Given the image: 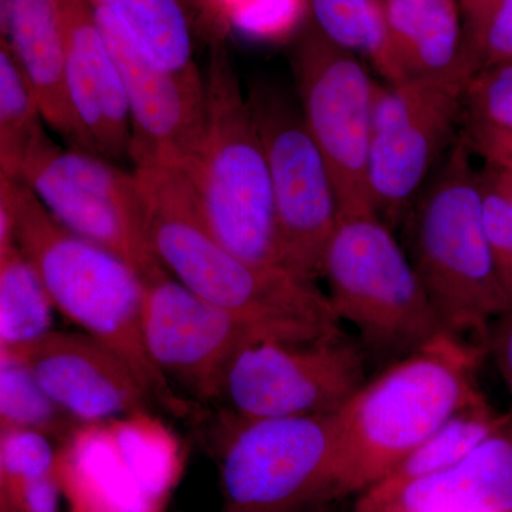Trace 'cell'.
<instances>
[{
    "instance_id": "cell-16",
    "label": "cell",
    "mask_w": 512,
    "mask_h": 512,
    "mask_svg": "<svg viewBox=\"0 0 512 512\" xmlns=\"http://www.w3.org/2000/svg\"><path fill=\"white\" fill-rule=\"evenodd\" d=\"M66 46V80L89 153L130 160L131 117L119 67L90 0H57Z\"/></svg>"
},
{
    "instance_id": "cell-21",
    "label": "cell",
    "mask_w": 512,
    "mask_h": 512,
    "mask_svg": "<svg viewBox=\"0 0 512 512\" xmlns=\"http://www.w3.org/2000/svg\"><path fill=\"white\" fill-rule=\"evenodd\" d=\"M309 22L343 49L365 56L387 84L403 82L382 0H303Z\"/></svg>"
},
{
    "instance_id": "cell-32",
    "label": "cell",
    "mask_w": 512,
    "mask_h": 512,
    "mask_svg": "<svg viewBox=\"0 0 512 512\" xmlns=\"http://www.w3.org/2000/svg\"><path fill=\"white\" fill-rule=\"evenodd\" d=\"M487 352L512 396V306L501 313L488 329Z\"/></svg>"
},
{
    "instance_id": "cell-7",
    "label": "cell",
    "mask_w": 512,
    "mask_h": 512,
    "mask_svg": "<svg viewBox=\"0 0 512 512\" xmlns=\"http://www.w3.org/2000/svg\"><path fill=\"white\" fill-rule=\"evenodd\" d=\"M333 414H234L220 456L221 512H316L336 500Z\"/></svg>"
},
{
    "instance_id": "cell-11",
    "label": "cell",
    "mask_w": 512,
    "mask_h": 512,
    "mask_svg": "<svg viewBox=\"0 0 512 512\" xmlns=\"http://www.w3.org/2000/svg\"><path fill=\"white\" fill-rule=\"evenodd\" d=\"M367 353L342 329L302 342L255 343L229 370L224 399L241 419L333 414L367 382Z\"/></svg>"
},
{
    "instance_id": "cell-28",
    "label": "cell",
    "mask_w": 512,
    "mask_h": 512,
    "mask_svg": "<svg viewBox=\"0 0 512 512\" xmlns=\"http://www.w3.org/2000/svg\"><path fill=\"white\" fill-rule=\"evenodd\" d=\"M461 123H476L512 134V62L471 77L463 93Z\"/></svg>"
},
{
    "instance_id": "cell-14",
    "label": "cell",
    "mask_w": 512,
    "mask_h": 512,
    "mask_svg": "<svg viewBox=\"0 0 512 512\" xmlns=\"http://www.w3.org/2000/svg\"><path fill=\"white\" fill-rule=\"evenodd\" d=\"M94 10L126 90L133 167L183 171L204 138V74L190 77L165 69L137 46L119 20Z\"/></svg>"
},
{
    "instance_id": "cell-5",
    "label": "cell",
    "mask_w": 512,
    "mask_h": 512,
    "mask_svg": "<svg viewBox=\"0 0 512 512\" xmlns=\"http://www.w3.org/2000/svg\"><path fill=\"white\" fill-rule=\"evenodd\" d=\"M204 82V138L181 173L205 225L228 251L284 268L268 161L227 43L210 47Z\"/></svg>"
},
{
    "instance_id": "cell-27",
    "label": "cell",
    "mask_w": 512,
    "mask_h": 512,
    "mask_svg": "<svg viewBox=\"0 0 512 512\" xmlns=\"http://www.w3.org/2000/svg\"><path fill=\"white\" fill-rule=\"evenodd\" d=\"M485 232L493 252L501 285L512 306V188L497 168H480Z\"/></svg>"
},
{
    "instance_id": "cell-24",
    "label": "cell",
    "mask_w": 512,
    "mask_h": 512,
    "mask_svg": "<svg viewBox=\"0 0 512 512\" xmlns=\"http://www.w3.org/2000/svg\"><path fill=\"white\" fill-rule=\"evenodd\" d=\"M43 121L32 84L0 37V174L19 181L30 148L45 134Z\"/></svg>"
},
{
    "instance_id": "cell-22",
    "label": "cell",
    "mask_w": 512,
    "mask_h": 512,
    "mask_svg": "<svg viewBox=\"0 0 512 512\" xmlns=\"http://www.w3.org/2000/svg\"><path fill=\"white\" fill-rule=\"evenodd\" d=\"M505 416L507 413L495 412L485 399L471 404L367 490L380 494L393 493L404 485L454 466L485 437L490 436Z\"/></svg>"
},
{
    "instance_id": "cell-8",
    "label": "cell",
    "mask_w": 512,
    "mask_h": 512,
    "mask_svg": "<svg viewBox=\"0 0 512 512\" xmlns=\"http://www.w3.org/2000/svg\"><path fill=\"white\" fill-rule=\"evenodd\" d=\"M247 96L271 174L282 265L316 282L340 220L328 164L296 96L266 79L254 80Z\"/></svg>"
},
{
    "instance_id": "cell-10",
    "label": "cell",
    "mask_w": 512,
    "mask_h": 512,
    "mask_svg": "<svg viewBox=\"0 0 512 512\" xmlns=\"http://www.w3.org/2000/svg\"><path fill=\"white\" fill-rule=\"evenodd\" d=\"M19 181L60 224L121 256L143 281L163 271L148 244L146 202L134 170L57 146L45 133L30 148Z\"/></svg>"
},
{
    "instance_id": "cell-20",
    "label": "cell",
    "mask_w": 512,
    "mask_h": 512,
    "mask_svg": "<svg viewBox=\"0 0 512 512\" xmlns=\"http://www.w3.org/2000/svg\"><path fill=\"white\" fill-rule=\"evenodd\" d=\"M119 20L154 62L183 76L200 77L194 60L195 30L181 0H90Z\"/></svg>"
},
{
    "instance_id": "cell-1",
    "label": "cell",
    "mask_w": 512,
    "mask_h": 512,
    "mask_svg": "<svg viewBox=\"0 0 512 512\" xmlns=\"http://www.w3.org/2000/svg\"><path fill=\"white\" fill-rule=\"evenodd\" d=\"M146 202L147 239L161 266L264 340L302 342L340 330L328 295L282 266L251 264L211 234L181 171L133 167Z\"/></svg>"
},
{
    "instance_id": "cell-29",
    "label": "cell",
    "mask_w": 512,
    "mask_h": 512,
    "mask_svg": "<svg viewBox=\"0 0 512 512\" xmlns=\"http://www.w3.org/2000/svg\"><path fill=\"white\" fill-rule=\"evenodd\" d=\"M57 474V457L45 434L0 430V485H18Z\"/></svg>"
},
{
    "instance_id": "cell-9",
    "label": "cell",
    "mask_w": 512,
    "mask_h": 512,
    "mask_svg": "<svg viewBox=\"0 0 512 512\" xmlns=\"http://www.w3.org/2000/svg\"><path fill=\"white\" fill-rule=\"evenodd\" d=\"M296 100L328 164L340 215L377 212L369 185L376 80L356 53L306 22L292 47Z\"/></svg>"
},
{
    "instance_id": "cell-13",
    "label": "cell",
    "mask_w": 512,
    "mask_h": 512,
    "mask_svg": "<svg viewBox=\"0 0 512 512\" xmlns=\"http://www.w3.org/2000/svg\"><path fill=\"white\" fill-rule=\"evenodd\" d=\"M143 284L144 340L161 375L202 402L224 399L237 357L266 340L245 320L195 295L165 269Z\"/></svg>"
},
{
    "instance_id": "cell-31",
    "label": "cell",
    "mask_w": 512,
    "mask_h": 512,
    "mask_svg": "<svg viewBox=\"0 0 512 512\" xmlns=\"http://www.w3.org/2000/svg\"><path fill=\"white\" fill-rule=\"evenodd\" d=\"M461 136L466 138L468 147L485 164L494 167H511L512 134L498 128L476 123H461Z\"/></svg>"
},
{
    "instance_id": "cell-25",
    "label": "cell",
    "mask_w": 512,
    "mask_h": 512,
    "mask_svg": "<svg viewBox=\"0 0 512 512\" xmlns=\"http://www.w3.org/2000/svg\"><path fill=\"white\" fill-rule=\"evenodd\" d=\"M79 424L43 390L22 360L0 352V430H33L49 439L73 440Z\"/></svg>"
},
{
    "instance_id": "cell-15",
    "label": "cell",
    "mask_w": 512,
    "mask_h": 512,
    "mask_svg": "<svg viewBox=\"0 0 512 512\" xmlns=\"http://www.w3.org/2000/svg\"><path fill=\"white\" fill-rule=\"evenodd\" d=\"M0 352L22 360L43 390L79 423L136 416L153 402L127 360L86 332L52 329L35 342Z\"/></svg>"
},
{
    "instance_id": "cell-3",
    "label": "cell",
    "mask_w": 512,
    "mask_h": 512,
    "mask_svg": "<svg viewBox=\"0 0 512 512\" xmlns=\"http://www.w3.org/2000/svg\"><path fill=\"white\" fill-rule=\"evenodd\" d=\"M0 200L9 205L13 237L35 268L57 311L127 360L153 402L187 410L154 365L144 340V284L110 249L74 234L20 181L0 174Z\"/></svg>"
},
{
    "instance_id": "cell-4",
    "label": "cell",
    "mask_w": 512,
    "mask_h": 512,
    "mask_svg": "<svg viewBox=\"0 0 512 512\" xmlns=\"http://www.w3.org/2000/svg\"><path fill=\"white\" fill-rule=\"evenodd\" d=\"M458 134L410 210V259L447 332L487 349L493 320L510 308L488 244L480 170Z\"/></svg>"
},
{
    "instance_id": "cell-18",
    "label": "cell",
    "mask_w": 512,
    "mask_h": 512,
    "mask_svg": "<svg viewBox=\"0 0 512 512\" xmlns=\"http://www.w3.org/2000/svg\"><path fill=\"white\" fill-rule=\"evenodd\" d=\"M2 39L35 90L43 120L70 148L87 151L66 80V46L57 0H0Z\"/></svg>"
},
{
    "instance_id": "cell-23",
    "label": "cell",
    "mask_w": 512,
    "mask_h": 512,
    "mask_svg": "<svg viewBox=\"0 0 512 512\" xmlns=\"http://www.w3.org/2000/svg\"><path fill=\"white\" fill-rule=\"evenodd\" d=\"M55 303L18 245L0 249V349L19 348L52 330Z\"/></svg>"
},
{
    "instance_id": "cell-26",
    "label": "cell",
    "mask_w": 512,
    "mask_h": 512,
    "mask_svg": "<svg viewBox=\"0 0 512 512\" xmlns=\"http://www.w3.org/2000/svg\"><path fill=\"white\" fill-rule=\"evenodd\" d=\"M464 55L473 76L512 62V0H458Z\"/></svg>"
},
{
    "instance_id": "cell-17",
    "label": "cell",
    "mask_w": 512,
    "mask_h": 512,
    "mask_svg": "<svg viewBox=\"0 0 512 512\" xmlns=\"http://www.w3.org/2000/svg\"><path fill=\"white\" fill-rule=\"evenodd\" d=\"M350 512H512V412L454 466L393 493L363 491Z\"/></svg>"
},
{
    "instance_id": "cell-12",
    "label": "cell",
    "mask_w": 512,
    "mask_h": 512,
    "mask_svg": "<svg viewBox=\"0 0 512 512\" xmlns=\"http://www.w3.org/2000/svg\"><path fill=\"white\" fill-rule=\"evenodd\" d=\"M463 93L457 84L424 77L376 84L369 185L380 217L397 222L409 215L444 148L456 140Z\"/></svg>"
},
{
    "instance_id": "cell-19",
    "label": "cell",
    "mask_w": 512,
    "mask_h": 512,
    "mask_svg": "<svg viewBox=\"0 0 512 512\" xmlns=\"http://www.w3.org/2000/svg\"><path fill=\"white\" fill-rule=\"evenodd\" d=\"M403 82L424 77L466 89L473 77L463 47L458 0H382Z\"/></svg>"
},
{
    "instance_id": "cell-30",
    "label": "cell",
    "mask_w": 512,
    "mask_h": 512,
    "mask_svg": "<svg viewBox=\"0 0 512 512\" xmlns=\"http://www.w3.org/2000/svg\"><path fill=\"white\" fill-rule=\"evenodd\" d=\"M190 15L195 36L201 37L208 47L227 43L232 25L229 0H181Z\"/></svg>"
},
{
    "instance_id": "cell-33",
    "label": "cell",
    "mask_w": 512,
    "mask_h": 512,
    "mask_svg": "<svg viewBox=\"0 0 512 512\" xmlns=\"http://www.w3.org/2000/svg\"><path fill=\"white\" fill-rule=\"evenodd\" d=\"M494 167V165H493ZM497 168L498 173L501 174V177H503V180L505 183L510 185L512 188V165L511 167H494Z\"/></svg>"
},
{
    "instance_id": "cell-6",
    "label": "cell",
    "mask_w": 512,
    "mask_h": 512,
    "mask_svg": "<svg viewBox=\"0 0 512 512\" xmlns=\"http://www.w3.org/2000/svg\"><path fill=\"white\" fill-rule=\"evenodd\" d=\"M322 278L338 318L355 326L367 357L383 365L446 330L412 259L377 212L340 215Z\"/></svg>"
},
{
    "instance_id": "cell-2",
    "label": "cell",
    "mask_w": 512,
    "mask_h": 512,
    "mask_svg": "<svg viewBox=\"0 0 512 512\" xmlns=\"http://www.w3.org/2000/svg\"><path fill=\"white\" fill-rule=\"evenodd\" d=\"M485 346L443 330L384 367L333 414L338 498L363 493L457 413L484 400Z\"/></svg>"
}]
</instances>
